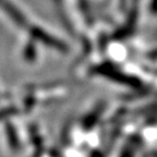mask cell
Masks as SVG:
<instances>
[{
	"instance_id": "1",
	"label": "cell",
	"mask_w": 157,
	"mask_h": 157,
	"mask_svg": "<svg viewBox=\"0 0 157 157\" xmlns=\"http://www.w3.org/2000/svg\"><path fill=\"white\" fill-rule=\"evenodd\" d=\"M6 132H7V137H8V143H9L11 150L17 152L20 150V144L19 140H17V134H15V131L12 127H7L6 128Z\"/></svg>"
}]
</instances>
